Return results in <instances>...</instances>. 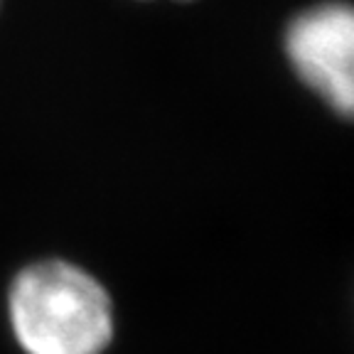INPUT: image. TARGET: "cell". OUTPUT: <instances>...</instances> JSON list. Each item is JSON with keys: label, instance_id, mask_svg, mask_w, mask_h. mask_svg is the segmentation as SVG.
Returning <instances> with one entry per match:
<instances>
[{"label": "cell", "instance_id": "cell-2", "mask_svg": "<svg viewBox=\"0 0 354 354\" xmlns=\"http://www.w3.org/2000/svg\"><path fill=\"white\" fill-rule=\"evenodd\" d=\"M283 50L295 77L330 111L349 118L354 106V15L327 0L288 22Z\"/></svg>", "mask_w": 354, "mask_h": 354}, {"label": "cell", "instance_id": "cell-1", "mask_svg": "<svg viewBox=\"0 0 354 354\" xmlns=\"http://www.w3.org/2000/svg\"><path fill=\"white\" fill-rule=\"evenodd\" d=\"M8 322L25 354H104L116 332L104 283L62 259L17 271L8 288Z\"/></svg>", "mask_w": 354, "mask_h": 354}]
</instances>
